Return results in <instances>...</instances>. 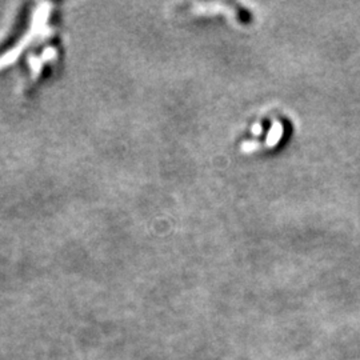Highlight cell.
Here are the masks:
<instances>
[{"label": "cell", "mask_w": 360, "mask_h": 360, "mask_svg": "<svg viewBox=\"0 0 360 360\" xmlns=\"http://www.w3.org/2000/svg\"><path fill=\"white\" fill-rule=\"evenodd\" d=\"M285 133V126L282 122L279 120H274L272 126L269 129V133L267 135V140L265 143H259V142H245L242 144V151L245 153H251V152L259 151V149H272L275 147L283 138Z\"/></svg>", "instance_id": "6da1fadb"}, {"label": "cell", "mask_w": 360, "mask_h": 360, "mask_svg": "<svg viewBox=\"0 0 360 360\" xmlns=\"http://www.w3.org/2000/svg\"><path fill=\"white\" fill-rule=\"evenodd\" d=\"M193 12L195 14H200V15H209V14H225L228 18L232 19H239V12L222 3H209V4H196L193 7Z\"/></svg>", "instance_id": "7a4b0ae2"}, {"label": "cell", "mask_w": 360, "mask_h": 360, "mask_svg": "<svg viewBox=\"0 0 360 360\" xmlns=\"http://www.w3.org/2000/svg\"><path fill=\"white\" fill-rule=\"evenodd\" d=\"M251 131H252L254 135H260V133H263V126H262L260 123H259V124L256 123V124L252 126V130H251Z\"/></svg>", "instance_id": "3957f363"}]
</instances>
